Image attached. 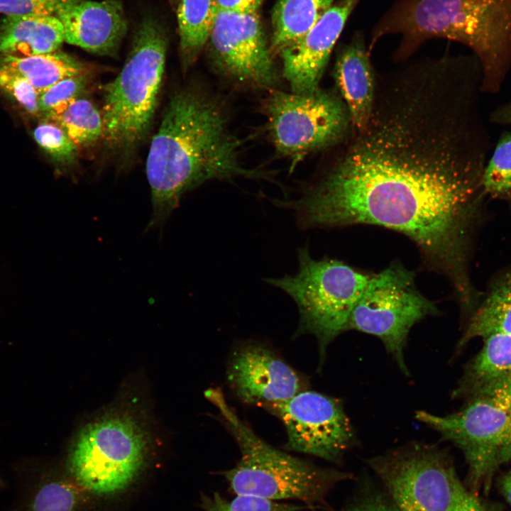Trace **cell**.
<instances>
[{
    "mask_svg": "<svg viewBox=\"0 0 511 511\" xmlns=\"http://www.w3.org/2000/svg\"><path fill=\"white\" fill-rule=\"evenodd\" d=\"M297 260L296 273L265 280L294 300L300 314L295 336L311 334L316 338L322 365L327 346L347 331L350 315L371 273L340 260L315 259L308 245L298 248Z\"/></svg>",
    "mask_w": 511,
    "mask_h": 511,
    "instance_id": "5",
    "label": "cell"
},
{
    "mask_svg": "<svg viewBox=\"0 0 511 511\" xmlns=\"http://www.w3.org/2000/svg\"><path fill=\"white\" fill-rule=\"evenodd\" d=\"M483 115L439 82L391 79L376 88L366 126L351 127L331 163L295 199L280 202L301 229L372 225L416 246L422 267L472 292L471 235L490 150Z\"/></svg>",
    "mask_w": 511,
    "mask_h": 511,
    "instance_id": "1",
    "label": "cell"
},
{
    "mask_svg": "<svg viewBox=\"0 0 511 511\" xmlns=\"http://www.w3.org/2000/svg\"><path fill=\"white\" fill-rule=\"evenodd\" d=\"M227 380L241 401L263 408L308 389L303 375L272 349L255 342L244 344L232 353Z\"/></svg>",
    "mask_w": 511,
    "mask_h": 511,
    "instance_id": "13",
    "label": "cell"
},
{
    "mask_svg": "<svg viewBox=\"0 0 511 511\" xmlns=\"http://www.w3.org/2000/svg\"><path fill=\"white\" fill-rule=\"evenodd\" d=\"M176 1H177L178 3H179V1H180V0H176Z\"/></svg>",
    "mask_w": 511,
    "mask_h": 511,
    "instance_id": "36",
    "label": "cell"
},
{
    "mask_svg": "<svg viewBox=\"0 0 511 511\" xmlns=\"http://www.w3.org/2000/svg\"><path fill=\"white\" fill-rule=\"evenodd\" d=\"M88 74L63 79L38 95L40 114L47 120L62 113L67 106L85 91L89 82Z\"/></svg>",
    "mask_w": 511,
    "mask_h": 511,
    "instance_id": "27",
    "label": "cell"
},
{
    "mask_svg": "<svg viewBox=\"0 0 511 511\" xmlns=\"http://www.w3.org/2000/svg\"><path fill=\"white\" fill-rule=\"evenodd\" d=\"M0 64L23 75L38 94L63 79L88 72L84 63L58 50L25 57L1 54Z\"/></svg>",
    "mask_w": 511,
    "mask_h": 511,
    "instance_id": "20",
    "label": "cell"
},
{
    "mask_svg": "<svg viewBox=\"0 0 511 511\" xmlns=\"http://www.w3.org/2000/svg\"><path fill=\"white\" fill-rule=\"evenodd\" d=\"M415 418L460 449L474 485L487 482L511 458V376L471 395L458 412L440 416L419 410Z\"/></svg>",
    "mask_w": 511,
    "mask_h": 511,
    "instance_id": "6",
    "label": "cell"
},
{
    "mask_svg": "<svg viewBox=\"0 0 511 511\" xmlns=\"http://www.w3.org/2000/svg\"><path fill=\"white\" fill-rule=\"evenodd\" d=\"M358 1L340 0L333 4L305 35L279 53L292 92L310 93L319 88L331 53Z\"/></svg>",
    "mask_w": 511,
    "mask_h": 511,
    "instance_id": "14",
    "label": "cell"
},
{
    "mask_svg": "<svg viewBox=\"0 0 511 511\" xmlns=\"http://www.w3.org/2000/svg\"><path fill=\"white\" fill-rule=\"evenodd\" d=\"M241 145L215 97L193 88L175 92L147 157L153 210L145 231L162 228L181 197L208 180L241 176L272 181L268 172L241 165Z\"/></svg>",
    "mask_w": 511,
    "mask_h": 511,
    "instance_id": "2",
    "label": "cell"
},
{
    "mask_svg": "<svg viewBox=\"0 0 511 511\" xmlns=\"http://www.w3.org/2000/svg\"><path fill=\"white\" fill-rule=\"evenodd\" d=\"M265 109L277 151L294 162L312 152L334 146L351 128L347 107L336 90L273 92Z\"/></svg>",
    "mask_w": 511,
    "mask_h": 511,
    "instance_id": "9",
    "label": "cell"
},
{
    "mask_svg": "<svg viewBox=\"0 0 511 511\" xmlns=\"http://www.w3.org/2000/svg\"><path fill=\"white\" fill-rule=\"evenodd\" d=\"M342 511H399L394 504L380 498H369Z\"/></svg>",
    "mask_w": 511,
    "mask_h": 511,
    "instance_id": "33",
    "label": "cell"
},
{
    "mask_svg": "<svg viewBox=\"0 0 511 511\" xmlns=\"http://www.w3.org/2000/svg\"><path fill=\"white\" fill-rule=\"evenodd\" d=\"M485 193L495 197L511 196V132L503 133L488 160L483 175Z\"/></svg>",
    "mask_w": 511,
    "mask_h": 511,
    "instance_id": "25",
    "label": "cell"
},
{
    "mask_svg": "<svg viewBox=\"0 0 511 511\" xmlns=\"http://www.w3.org/2000/svg\"><path fill=\"white\" fill-rule=\"evenodd\" d=\"M65 41L55 16H7L0 23V53L31 56L57 51Z\"/></svg>",
    "mask_w": 511,
    "mask_h": 511,
    "instance_id": "17",
    "label": "cell"
},
{
    "mask_svg": "<svg viewBox=\"0 0 511 511\" xmlns=\"http://www.w3.org/2000/svg\"><path fill=\"white\" fill-rule=\"evenodd\" d=\"M334 0H278L272 12L270 51L280 53L305 35Z\"/></svg>",
    "mask_w": 511,
    "mask_h": 511,
    "instance_id": "19",
    "label": "cell"
},
{
    "mask_svg": "<svg viewBox=\"0 0 511 511\" xmlns=\"http://www.w3.org/2000/svg\"><path fill=\"white\" fill-rule=\"evenodd\" d=\"M1 479H0V485H1Z\"/></svg>",
    "mask_w": 511,
    "mask_h": 511,
    "instance_id": "37",
    "label": "cell"
},
{
    "mask_svg": "<svg viewBox=\"0 0 511 511\" xmlns=\"http://www.w3.org/2000/svg\"><path fill=\"white\" fill-rule=\"evenodd\" d=\"M167 40L152 18L139 25L126 62L104 87L103 137L123 158L130 156L150 126L165 70Z\"/></svg>",
    "mask_w": 511,
    "mask_h": 511,
    "instance_id": "4",
    "label": "cell"
},
{
    "mask_svg": "<svg viewBox=\"0 0 511 511\" xmlns=\"http://www.w3.org/2000/svg\"><path fill=\"white\" fill-rule=\"evenodd\" d=\"M489 119L495 124L511 125V99L495 109Z\"/></svg>",
    "mask_w": 511,
    "mask_h": 511,
    "instance_id": "34",
    "label": "cell"
},
{
    "mask_svg": "<svg viewBox=\"0 0 511 511\" xmlns=\"http://www.w3.org/2000/svg\"><path fill=\"white\" fill-rule=\"evenodd\" d=\"M0 89L11 97L27 112L40 114L38 92L23 75L0 64Z\"/></svg>",
    "mask_w": 511,
    "mask_h": 511,
    "instance_id": "29",
    "label": "cell"
},
{
    "mask_svg": "<svg viewBox=\"0 0 511 511\" xmlns=\"http://www.w3.org/2000/svg\"><path fill=\"white\" fill-rule=\"evenodd\" d=\"M216 12V0H180L177 16L184 69L195 61L207 43Z\"/></svg>",
    "mask_w": 511,
    "mask_h": 511,
    "instance_id": "21",
    "label": "cell"
},
{
    "mask_svg": "<svg viewBox=\"0 0 511 511\" xmlns=\"http://www.w3.org/2000/svg\"><path fill=\"white\" fill-rule=\"evenodd\" d=\"M332 74L352 128H364L373 111L377 74L362 35L356 34L339 50Z\"/></svg>",
    "mask_w": 511,
    "mask_h": 511,
    "instance_id": "16",
    "label": "cell"
},
{
    "mask_svg": "<svg viewBox=\"0 0 511 511\" xmlns=\"http://www.w3.org/2000/svg\"><path fill=\"white\" fill-rule=\"evenodd\" d=\"M264 0H216L218 11L236 13H256Z\"/></svg>",
    "mask_w": 511,
    "mask_h": 511,
    "instance_id": "32",
    "label": "cell"
},
{
    "mask_svg": "<svg viewBox=\"0 0 511 511\" xmlns=\"http://www.w3.org/2000/svg\"><path fill=\"white\" fill-rule=\"evenodd\" d=\"M263 409L283 423L287 450L336 463L355 442L352 424L336 398L306 389Z\"/></svg>",
    "mask_w": 511,
    "mask_h": 511,
    "instance_id": "11",
    "label": "cell"
},
{
    "mask_svg": "<svg viewBox=\"0 0 511 511\" xmlns=\"http://www.w3.org/2000/svg\"><path fill=\"white\" fill-rule=\"evenodd\" d=\"M87 494L72 478H50L35 488L26 511H79Z\"/></svg>",
    "mask_w": 511,
    "mask_h": 511,
    "instance_id": "24",
    "label": "cell"
},
{
    "mask_svg": "<svg viewBox=\"0 0 511 511\" xmlns=\"http://www.w3.org/2000/svg\"><path fill=\"white\" fill-rule=\"evenodd\" d=\"M368 464L379 477L399 511H447L458 477L440 449L412 443L371 458Z\"/></svg>",
    "mask_w": 511,
    "mask_h": 511,
    "instance_id": "10",
    "label": "cell"
},
{
    "mask_svg": "<svg viewBox=\"0 0 511 511\" xmlns=\"http://www.w3.org/2000/svg\"><path fill=\"white\" fill-rule=\"evenodd\" d=\"M501 490L507 501L511 505V473L502 478Z\"/></svg>",
    "mask_w": 511,
    "mask_h": 511,
    "instance_id": "35",
    "label": "cell"
},
{
    "mask_svg": "<svg viewBox=\"0 0 511 511\" xmlns=\"http://www.w3.org/2000/svg\"><path fill=\"white\" fill-rule=\"evenodd\" d=\"M434 302L421 293L415 283V273L400 261H393L373 273L354 307L348 330L379 338L406 375L404 349L412 326L427 317L437 315Z\"/></svg>",
    "mask_w": 511,
    "mask_h": 511,
    "instance_id": "8",
    "label": "cell"
},
{
    "mask_svg": "<svg viewBox=\"0 0 511 511\" xmlns=\"http://www.w3.org/2000/svg\"><path fill=\"white\" fill-rule=\"evenodd\" d=\"M56 16L63 26L65 42L100 55L113 56L128 28L118 0H82L65 7Z\"/></svg>",
    "mask_w": 511,
    "mask_h": 511,
    "instance_id": "15",
    "label": "cell"
},
{
    "mask_svg": "<svg viewBox=\"0 0 511 511\" xmlns=\"http://www.w3.org/2000/svg\"><path fill=\"white\" fill-rule=\"evenodd\" d=\"M146 440L131 419L109 417L87 425L67 458L70 477L87 493L111 497L131 487L142 471Z\"/></svg>",
    "mask_w": 511,
    "mask_h": 511,
    "instance_id": "7",
    "label": "cell"
},
{
    "mask_svg": "<svg viewBox=\"0 0 511 511\" xmlns=\"http://www.w3.org/2000/svg\"><path fill=\"white\" fill-rule=\"evenodd\" d=\"M447 511H485L479 500L460 482H456L451 502Z\"/></svg>",
    "mask_w": 511,
    "mask_h": 511,
    "instance_id": "31",
    "label": "cell"
},
{
    "mask_svg": "<svg viewBox=\"0 0 511 511\" xmlns=\"http://www.w3.org/2000/svg\"><path fill=\"white\" fill-rule=\"evenodd\" d=\"M82 0H0L6 16H57L65 7Z\"/></svg>",
    "mask_w": 511,
    "mask_h": 511,
    "instance_id": "30",
    "label": "cell"
},
{
    "mask_svg": "<svg viewBox=\"0 0 511 511\" xmlns=\"http://www.w3.org/2000/svg\"><path fill=\"white\" fill-rule=\"evenodd\" d=\"M204 395L217 408L240 451L235 466L221 473L236 495L295 500L310 509L324 507L329 492L353 478L350 473L317 466L265 441L237 415L220 388H209Z\"/></svg>",
    "mask_w": 511,
    "mask_h": 511,
    "instance_id": "3",
    "label": "cell"
},
{
    "mask_svg": "<svg viewBox=\"0 0 511 511\" xmlns=\"http://www.w3.org/2000/svg\"><path fill=\"white\" fill-rule=\"evenodd\" d=\"M483 348L468 366L454 396L469 397L511 376V334L484 338Z\"/></svg>",
    "mask_w": 511,
    "mask_h": 511,
    "instance_id": "18",
    "label": "cell"
},
{
    "mask_svg": "<svg viewBox=\"0 0 511 511\" xmlns=\"http://www.w3.org/2000/svg\"><path fill=\"white\" fill-rule=\"evenodd\" d=\"M57 123L77 147L87 146L103 137L102 115L89 100L79 98L50 120Z\"/></svg>",
    "mask_w": 511,
    "mask_h": 511,
    "instance_id": "23",
    "label": "cell"
},
{
    "mask_svg": "<svg viewBox=\"0 0 511 511\" xmlns=\"http://www.w3.org/2000/svg\"><path fill=\"white\" fill-rule=\"evenodd\" d=\"M201 507L204 511H300L306 505L284 503L249 495H236L227 499L218 493L202 495Z\"/></svg>",
    "mask_w": 511,
    "mask_h": 511,
    "instance_id": "26",
    "label": "cell"
},
{
    "mask_svg": "<svg viewBox=\"0 0 511 511\" xmlns=\"http://www.w3.org/2000/svg\"><path fill=\"white\" fill-rule=\"evenodd\" d=\"M511 334V273L503 276L471 316L458 347L476 337Z\"/></svg>",
    "mask_w": 511,
    "mask_h": 511,
    "instance_id": "22",
    "label": "cell"
},
{
    "mask_svg": "<svg viewBox=\"0 0 511 511\" xmlns=\"http://www.w3.org/2000/svg\"><path fill=\"white\" fill-rule=\"evenodd\" d=\"M207 43L216 70L231 79L270 87L278 79L258 12L218 11Z\"/></svg>",
    "mask_w": 511,
    "mask_h": 511,
    "instance_id": "12",
    "label": "cell"
},
{
    "mask_svg": "<svg viewBox=\"0 0 511 511\" xmlns=\"http://www.w3.org/2000/svg\"><path fill=\"white\" fill-rule=\"evenodd\" d=\"M33 137L38 145L60 165L69 167L75 164L78 148L57 123L48 120L39 123L33 131Z\"/></svg>",
    "mask_w": 511,
    "mask_h": 511,
    "instance_id": "28",
    "label": "cell"
}]
</instances>
